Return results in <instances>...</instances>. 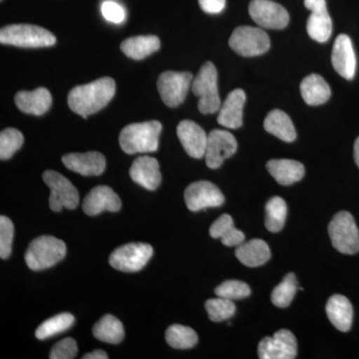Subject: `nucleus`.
Listing matches in <instances>:
<instances>
[{
	"label": "nucleus",
	"mask_w": 359,
	"mask_h": 359,
	"mask_svg": "<svg viewBox=\"0 0 359 359\" xmlns=\"http://www.w3.org/2000/svg\"><path fill=\"white\" fill-rule=\"evenodd\" d=\"M78 347L76 341L71 337H67L58 341L50 351V359H72L76 356Z\"/></svg>",
	"instance_id": "39"
},
{
	"label": "nucleus",
	"mask_w": 359,
	"mask_h": 359,
	"mask_svg": "<svg viewBox=\"0 0 359 359\" xmlns=\"http://www.w3.org/2000/svg\"><path fill=\"white\" fill-rule=\"evenodd\" d=\"M162 124L159 121L134 123L120 133L121 149L129 155L156 152L159 147Z\"/></svg>",
	"instance_id": "2"
},
{
	"label": "nucleus",
	"mask_w": 359,
	"mask_h": 359,
	"mask_svg": "<svg viewBox=\"0 0 359 359\" xmlns=\"http://www.w3.org/2000/svg\"><path fill=\"white\" fill-rule=\"evenodd\" d=\"M236 257L245 266L257 268L268 263L271 259V250L264 241L254 238L238 245Z\"/></svg>",
	"instance_id": "24"
},
{
	"label": "nucleus",
	"mask_w": 359,
	"mask_h": 359,
	"mask_svg": "<svg viewBox=\"0 0 359 359\" xmlns=\"http://www.w3.org/2000/svg\"><path fill=\"white\" fill-rule=\"evenodd\" d=\"M199 4L205 13L218 14L224 11L226 0H199Z\"/></svg>",
	"instance_id": "41"
},
{
	"label": "nucleus",
	"mask_w": 359,
	"mask_h": 359,
	"mask_svg": "<svg viewBox=\"0 0 359 359\" xmlns=\"http://www.w3.org/2000/svg\"><path fill=\"white\" fill-rule=\"evenodd\" d=\"M332 62L334 70L344 79L353 80L355 76L356 56L353 42L347 35L340 34L335 39Z\"/></svg>",
	"instance_id": "16"
},
{
	"label": "nucleus",
	"mask_w": 359,
	"mask_h": 359,
	"mask_svg": "<svg viewBox=\"0 0 359 359\" xmlns=\"http://www.w3.org/2000/svg\"><path fill=\"white\" fill-rule=\"evenodd\" d=\"M93 335L106 344H118L124 339V327L114 316L106 314L94 325Z\"/></svg>",
	"instance_id": "30"
},
{
	"label": "nucleus",
	"mask_w": 359,
	"mask_h": 359,
	"mask_svg": "<svg viewBox=\"0 0 359 359\" xmlns=\"http://www.w3.org/2000/svg\"><path fill=\"white\" fill-rule=\"evenodd\" d=\"M14 102L26 114L41 116L50 109L52 96L48 90L40 87L33 91L18 92L14 97Z\"/></svg>",
	"instance_id": "21"
},
{
	"label": "nucleus",
	"mask_w": 359,
	"mask_h": 359,
	"mask_svg": "<svg viewBox=\"0 0 359 359\" xmlns=\"http://www.w3.org/2000/svg\"><path fill=\"white\" fill-rule=\"evenodd\" d=\"M247 100L244 90L235 89L229 93L219 110L218 123L228 129H238L243 125V112Z\"/></svg>",
	"instance_id": "20"
},
{
	"label": "nucleus",
	"mask_w": 359,
	"mask_h": 359,
	"mask_svg": "<svg viewBox=\"0 0 359 359\" xmlns=\"http://www.w3.org/2000/svg\"><path fill=\"white\" fill-rule=\"evenodd\" d=\"M210 235L214 238H221L226 247H238L245 242V233L235 228L233 218L228 214L222 215L212 224Z\"/></svg>",
	"instance_id": "28"
},
{
	"label": "nucleus",
	"mask_w": 359,
	"mask_h": 359,
	"mask_svg": "<svg viewBox=\"0 0 359 359\" xmlns=\"http://www.w3.org/2000/svg\"><path fill=\"white\" fill-rule=\"evenodd\" d=\"M266 169L282 186H290L301 181L306 173L304 165L294 160H271L266 164Z\"/></svg>",
	"instance_id": "22"
},
{
	"label": "nucleus",
	"mask_w": 359,
	"mask_h": 359,
	"mask_svg": "<svg viewBox=\"0 0 359 359\" xmlns=\"http://www.w3.org/2000/svg\"><path fill=\"white\" fill-rule=\"evenodd\" d=\"M193 82L190 72L166 71L160 75L157 86L161 99L169 107H177L184 102Z\"/></svg>",
	"instance_id": "10"
},
{
	"label": "nucleus",
	"mask_w": 359,
	"mask_h": 359,
	"mask_svg": "<svg viewBox=\"0 0 359 359\" xmlns=\"http://www.w3.org/2000/svg\"><path fill=\"white\" fill-rule=\"evenodd\" d=\"M14 226L7 217H0V257L8 259L13 250Z\"/></svg>",
	"instance_id": "38"
},
{
	"label": "nucleus",
	"mask_w": 359,
	"mask_h": 359,
	"mask_svg": "<svg viewBox=\"0 0 359 359\" xmlns=\"http://www.w3.org/2000/svg\"><path fill=\"white\" fill-rule=\"evenodd\" d=\"M238 142L235 136L224 130H212L208 135L205 148V164L210 169H218L224 161L229 159L237 152Z\"/></svg>",
	"instance_id": "11"
},
{
	"label": "nucleus",
	"mask_w": 359,
	"mask_h": 359,
	"mask_svg": "<svg viewBox=\"0 0 359 359\" xmlns=\"http://www.w3.org/2000/svg\"><path fill=\"white\" fill-rule=\"evenodd\" d=\"M304 6L309 11H316V9L327 6V1L325 0H304Z\"/></svg>",
	"instance_id": "42"
},
{
	"label": "nucleus",
	"mask_w": 359,
	"mask_h": 359,
	"mask_svg": "<svg viewBox=\"0 0 359 359\" xmlns=\"http://www.w3.org/2000/svg\"><path fill=\"white\" fill-rule=\"evenodd\" d=\"M328 233L334 249L341 254L354 255L359 252L358 228L351 212H337L328 224Z\"/></svg>",
	"instance_id": "6"
},
{
	"label": "nucleus",
	"mask_w": 359,
	"mask_h": 359,
	"mask_svg": "<svg viewBox=\"0 0 359 359\" xmlns=\"http://www.w3.org/2000/svg\"><path fill=\"white\" fill-rule=\"evenodd\" d=\"M301 93L308 105L318 106L328 101L332 95V90L320 75L311 74L302 80Z\"/></svg>",
	"instance_id": "26"
},
{
	"label": "nucleus",
	"mask_w": 359,
	"mask_h": 359,
	"mask_svg": "<svg viewBox=\"0 0 359 359\" xmlns=\"http://www.w3.org/2000/svg\"><path fill=\"white\" fill-rule=\"evenodd\" d=\"M116 93L114 79L103 77L88 84L74 87L67 97L70 109L83 118L103 109Z\"/></svg>",
	"instance_id": "1"
},
{
	"label": "nucleus",
	"mask_w": 359,
	"mask_h": 359,
	"mask_svg": "<svg viewBox=\"0 0 359 359\" xmlns=\"http://www.w3.org/2000/svg\"><path fill=\"white\" fill-rule=\"evenodd\" d=\"M261 359H294L297 353L294 334L287 330H280L273 337H264L259 344Z\"/></svg>",
	"instance_id": "14"
},
{
	"label": "nucleus",
	"mask_w": 359,
	"mask_h": 359,
	"mask_svg": "<svg viewBox=\"0 0 359 359\" xmlns=\"http://www.w3.org/2000/svg\"><path fill=\"white\" fill-rule=\"evenodd\" d=\"M109 358L108 356V354L105 353V351H99V349H97V351H92V353L85 354L83 356V359H107Z\"/></svg>",
	"instance_id": "43"
},
{
	"label": "nucleus",
	"mask_w": 359,
	"mask_h": 359,
	"mask_svg": "<svg viewBox=\"0 0 359 359\" xmlns=\"http://www.w3.org/2000/svg\"><path fill=\"white\" fill-rule=\"evenodd\" d=\"M43 181L50 189L49 207L52 211L60 212L63 208L74 210L79 204V194L77 189L63 175L52 170L43 173Z\"/></svg>",
	"instance_id": "8"
},
{
	"label": "nucleus",
	"mask_w": 359,
	"mask_h": 359,
	"mask_svg": "<svg viewBox=\"0 0 359 359\" xmlns=\"http://www.w3.org/2000/svg\"><path fill=\"white\" fill-rule=\"evenodd\" d=\"M231 48L238 55L254 57L262 55L271 46L269 35L259 27L240 26L231 33L229 40Z\"/></svg>",
	"instance_id": "7"
},
{
	"label": "nucleus",
	"mask_w": 359,
	"mask_h": 359,
	"mask_svg": "<svg viewBox=\"0 0 359 359\" xmlns=\"http://www.w3.org/2000/svg\"><path fill=\"white\" fill-rule=\"evenodd\" d=\"M167 344L173 348H192L198 344V335L193 328L173 325L166 332Z\"/></svg>",
	"instance_id": "33"
},
{
	"label": "nucleus",
	"mask_w": 359,
	"mask_h": 359,
	"mask_svg": "<svg viewBox=\"0 0 359 359\" xmlns=\"http://www.w3.org/2000/svg\"><path fill=\"white\" fill-rule=\"evenodd\" d=\"M264 130L282 141L294 142L297 139V131L292 119L282 110H273L269 113L264 122Z\"/></svg>",
	"instance_id": "25"
},
{
	"label": "nucleus",
	"mask_w": 359,
	"mask_h": 359,
	"mask_svg": "<svg viewBox=\"0 0 359 359\" xmlns=\"http://www.w3.org/2000/svg\"><path fill=\"white\" fill-rule=\"evenodd\" d=\"M121 207L119 196L108 186H97L92 189L82 205V209L88 216H97L104 211L118 212Z\"/></svg>",
	"instance_id": "15"
},
{
	"label": "nucleus",
	"mask_w": 359,
	"mask_h": 359,
	"mask_svg": "<svg viewBox=\"0 0 359 359\" xmlns=\"http://www.w3.org/2000/svg\"><path fill=\"white\" fill-rule=\"evenodd\" d=\"M65 166L82 176H99L106 168L105 157L99 152L71 153L62 157Z\"/></svg>",
	"instance_id": "18"
},
{
	"label": "nucleus",
	"mask_w": 359,
	"mask_h": 359,
	"mask_svg": "<svg viewBox=\"0 0 359 359\" xmlns=\"http://www.w3.org/2000/svg\"><path fill=\"white\" fill-rule=\"evenodd\" d=\"M354 160H355L356 165L359 168V137L356 139L355 144H354Z\"/></svg>",
	"instance_id": "44"
},
{
	"label": "nucleus",
	"mask_w": 359,
	"mask_h": 359,
	"mask_svg": "<svg viewBox=\"0 0 359 359\" xmlns=\"http://www.w3.org/2000/svg\"><path fill=\"white\" fill-rule=\"evenodd\" d=\"M67 252L65 243L52 236H41L33 240L26 250L25 262L32 271H42L62 261Z\"/></svg>",
	"instance_id": "3"
},
{
	"label": "nucleus",
	"mask_w": 359,
	"mask_h": 359,
	"mask_svg": "<svg viewBox=\"0 0 359 359\" xmlns=\"http://www.w3.org/2000/svg\"><path fill=\"white\" fill-rule=\"evenodd\" d=\"M101 13H102L104 18L110 22L122 23L126 18V13L119 4L113 1V0H106L101 6Z\"/></svg>",
	"instance_id": "40"
},
{
	"label": "nucleus",
	"mask_w": 359,
	"mask_h": 359,
	"mask_svg": "<svg viewBox=\"0 0 359 359\" xmlns=\"http://www.w3.org/2000/svg\"><path fill=\"white\" fill-rule=\"evenodd\" d=\"M160 39L155 35L130 37L121 44V50L127 57L141 60L159 50Z\"/></svg>",
	"instance_id": "27"
},
{
	"label": "nucleus",
	"mask_w": 359,
	"mask_h": 359,
	"mask_svg": "<svg viewBox=\"0 0 359 359\" xmlns=\"http://www.w3.org/2000/svg\"><path fill=\"white\" fill-rule=\"evenodd\" d=\"M250 292H252L247 283L235 280H226L215 290L217 297H224L231 301L245 299L250 297Z\"/></svg>",
	"instance_id": "37"
},
{
	"label": "nucleus",
	"mask_w": 359,
	"mask_h": 359,
	"mask_svg": "<svg viewBox=\"0 0 359 359\" xmlns=\"http://www.w3.org/2000/svg\"><path fill=\"white\" fill-rule=\"evenodd\" d=\"M328 320L342 332H348L353 325V309L351 302L341 294H334L327 304Z\"/></svg>",
	"instance_id": "23"
},
{
	"label": "nucleus",
	"mask_w": 359,
	"mask_h": 359,
	"mask_svg": "<svg viewBox=\"0 0 359 359\" xmlns=\"http://www.w3.org/2000/svg\"><path fill=\"white\" fill-rule=\"evenodd\" d=\"M287 208L285 200L273 197L266 205V228L271 233L282 231L287 219Z\"/></svg>",
	"instance_id": "32"
},
{
	"label": "nucleus",
	"mask_w": 359,
	"mask_h": 359,
	"mask_svg": "<svg viewBox=\"0 0 359 359\" xmlns=\"http://www.w3.org/2000/svg\"><path fill=\"white\" fill-rule=\"evenodd\" d=\"M306 30L311 39L320 43H325L330 39L332 33V21L327 6L311 11L306 23Z\"/></svg>",
	"instance_id": "29"
},
{
	"label": "nucleus",
	"mask_w": 359,
	"mask_h": 359,
	"mask_svg": "<svg viewBox=\"0 0 359 359\" xmlns=\"http://www.w3.org/2000/svg\"><path fill=\"white\" fill-rule=\"evenodd\" d=\"M1 44L13 45L23 48H40L56 43L53 33L45 28L32 25L4 26L0 30Z\"/></svg>",
	"instance_id": "4"
},
{
	"label": "nucleus",
	"mask_w": 359,
	"mask_h": 359,
	"mask_svg": "<svg viewBox=\"0 0 359 359\" xmlns=\"http://www.w3.org/2000/svg\"><path fill=\"white\" fill-rule=\"evenodd\" d=\"M249 13L257 25L268 29H283L290 22L287 9L271 0H252Z\"/></svg>",
	"instance_id": "12"
},
{
	"label": "nucleus",
	"mask_w": 359,
	"mask_h": 359,
	"mask_svg": "<svg viewBox=\"0 0 359 359\" xmlns=\"http://www.w3.org/2000/svg\"><path fill=\"white\" fill-rule=\"evenodd\" d=\"M185 202L190 211L199 212L207 208L221 207L224 202V196L211 182L199 181L186 189Z\"/></svg>",
	"instance_id": "13"
},
{
	"label": "nucleus",
	"mask_w": 359,
	"mask_h": 359,
	"mask_svg": "<svg viewBox=\"0 0 359 359\" xmlns=\"http://www.w3.org/2000/svg\"><path fill=\"white\" fill-rule=\"evenodd\" d=\"M130 177L138 185L147 190L154 191L162 181L159 162L150 156H141L132 164Z\"/></svg>",
	"instance_id": "19"
},
{
	"label": "nucleus",
	"mask_w": 359,
	"mask_h": 359,
	"mask_svg": "<svg viewBox=\"0 0 359 359\" xmlns=\"http://www.w3.org/2000/svg\"><path fill=\"white\" fill-rule=\"evenodd\" d=\"M192 91L199 97L198 103L202 114H215L221 108L218 91V72L212 62H205L192 82Z\"/></svg>",
	"instance_id": "5"
},
{
	"label": "nucleus",
	"mask_w": 359,
	"mask_h": 359,
	"mask_svg": "<svg viewBox=\"0 0 359 359\" xmlns=\"http://www.w3.org/2000/svg\"><path fill=\"white\" fill-rule=\"evenodd\" d=\"M177 135L187 154L196 159L204 157L208 135L202 127L191 120H184L177 127Z\"/></svg>",
	"instance_id": "17"
},
{
	"label": "nucleus",
	"mask_w": 359,
	"mask_h": 359,
	"mask_svg": "<svg viewBox=\"0 0 359 359\" xmlns=\"http://www.w3.org/2000/svg\"><path fill=\"white\" fill-rule=\"evenodd\" d=\"M154 250L150 245L131 243L116 249L110 255L112 268L125 273H135L143 269L153 256Z\"/></svg>",
	"instance_id": "9"
},
{
	"label": "nucleus",
	"mask_w": 359,
	"mask_h": 359,
	"mask_svg": "<svg viewBox=\"0 0 359 359\" xmlns=\"http://www.w3.org/2000/svg\"><path fill=\"white\" fill-rule=\"evenodd\" d=\"M210 320L214 323L229 320L236 313V306L233 301L224 297L208 299L205 304Z\"/></svg>",
	"instance_id": "35"
},
{
	"label": "nucleus",
	"mask_w": 359,
	"mask_h": 359,
	"mask_svg": "<svg viewBox=\"0 0 359 359\" xmlns=\"http://www.w3.org/2000/svg\"><path fill=\"white\" fill-rule=\"evenodd\" d=\"M25 137L18 130L7 128L0 133V159L8 160L22 147Z\"/></svg>",
	"instance_id": "36"
},
{
	"label": "nucleus",
	"mask_w": 359,
	"mask_h": 359,
	"mask_svg": "<svg viewBox=\"0 0 359 359\" xmlns=\"http://www.w3.org/2000/svg\"><path fill=\"white\" fill-rule=\"evenodd\" d=\"M299 289V283H297L294 273H287L283 282L276 285L275 290L271 292V302L278 308H287L292 304L297 290Z\"/></svg>",
	"instance_id": "34"
},
{
	"label": "nucleus",
	"mask_w": 359,
	"mask_h": 359,
	"mask_svg": "<svg viewBox=\"0 0 359 359\" xmlns=\"http://www.w3.org/2000/svg\"><path fill=\"white\" fill-rule=\"evenodd\" d=\"M75 323V318L71 313H59L45 320L35 332V337L39 340L49 339L69 330Z\"/></svg>",
	"instance_id": "31"
}]
</instances>
